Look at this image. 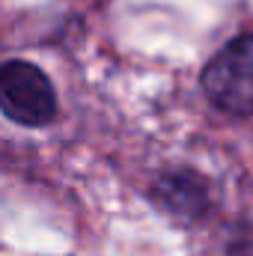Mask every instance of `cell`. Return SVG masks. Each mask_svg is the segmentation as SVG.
<instances>
[{"instance_id": "3957f363", "label": "cell", "mask_w": 253, "mask_h": 256, "mask_svg": "<svg viewBox=\"0 0 253 256\" xmlns=\"http://www.w3.org/2000/svg\"><path fill=\"white\" fill-rule=\"evenodd\" d=\"M152 202L176 220H196L208 208V188L196 173L176 170L155 182Z\"/></svg>"}, {"instance_id": "6da1fadb", "label": "cell", "mask_w": 253, "mask_h": 256, "mask_svg": "<svg viewBox=\"0 0 253 256\" xmlns=\"http://www.w3.org/2000/svg\"><path fill=\"white\" fill-rule=\"evenodd\" d=\"M202 90L208 102L232 116L253 114V36L232 39L202 68Z\"/></svg>"}, {"instance_id": "7a4b0ae2", "label": "cell", "mask_w": 253, "mask_h": 256, "mask_svg": "<svg viewBox=\"0 0 253 256\" xmlns=\"http://www.w3.org/2000/svg\"><path fill=\"white\" fill-rule=\"evenodd\" d=\"M0 110L21 126H45L57 114L51 80L42 68L21 60L0 66Z\"/></svg>"}]
</instances>
